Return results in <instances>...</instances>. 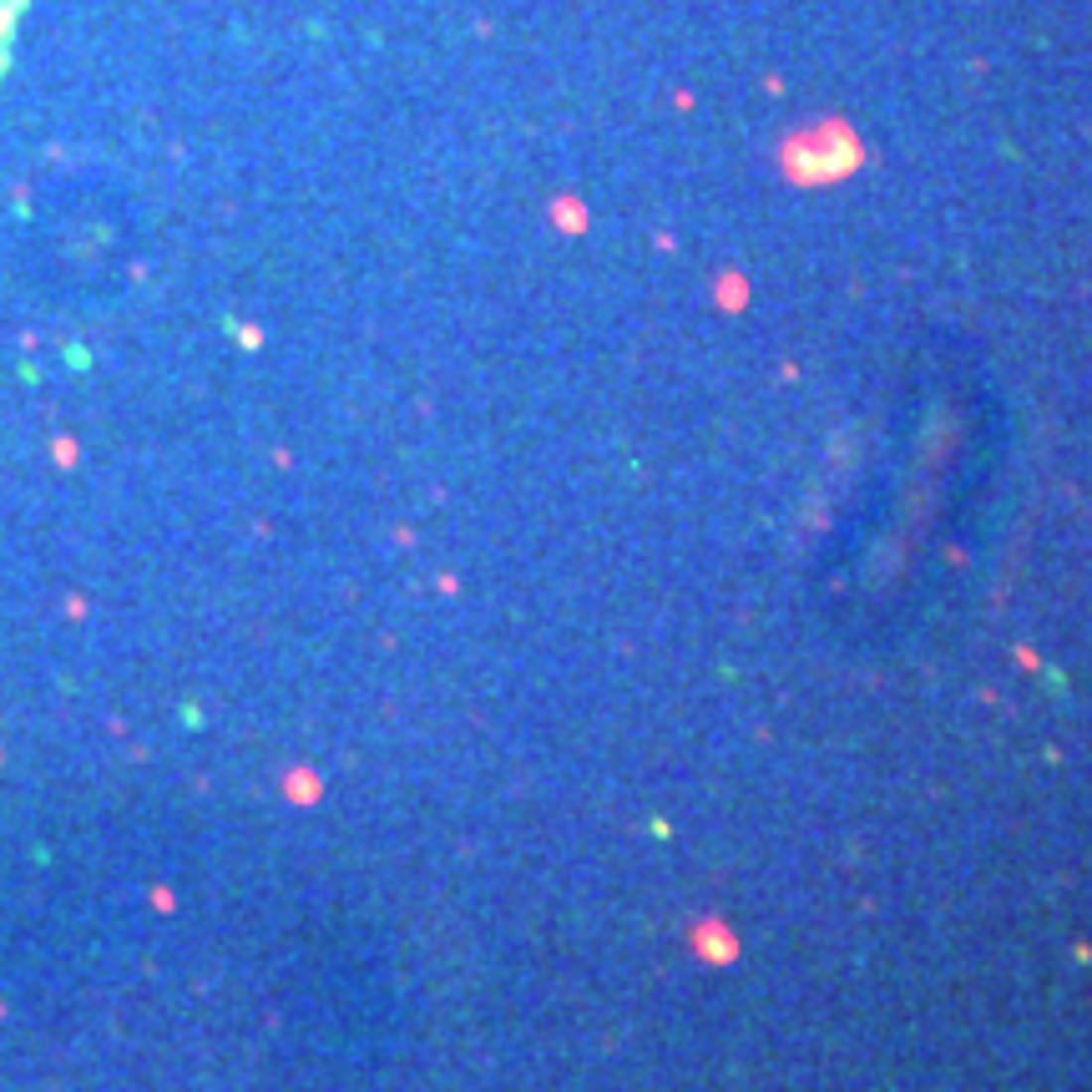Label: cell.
<instances>
[{
    "mask_svg": "<svg viewBox=\"0 0 1092 1092\" xmlns=\"http://www.w3.org/2000/svg\"><path fill=\"white\" fill-rule=\"evenodd\" d=\"M26 0H0V76L11 67V46H16V26H21Z\"/></svg>",
    "mask_w": 1092,
    "mask_h": 1092,
    "instance_id": "cell-1",
    "label": "cell"
}]
</instances>
